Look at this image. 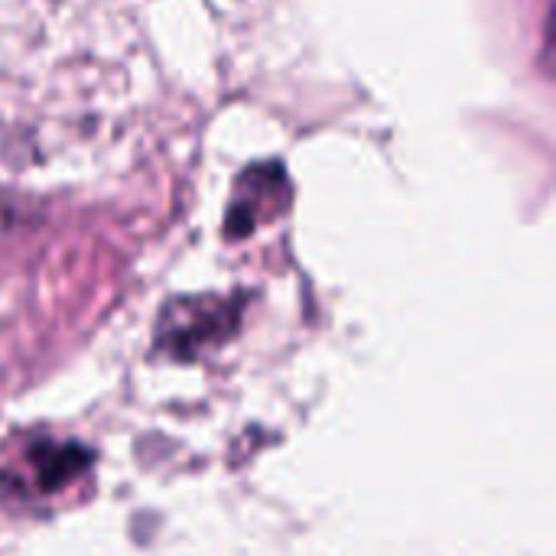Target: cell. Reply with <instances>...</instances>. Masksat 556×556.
<instances>
[{"instance_id": "6da1fadb", "label": "cell", "mask_w": 556, "mask_h": 556, "mask_svg": "<svg viewBox=\"0 0 556 556\" xmlns=\"http://www.w3.org/2000/svg\"><path fill=\"white\" fill-rule=\"evenodd\" d=\"M91 463V453L85 446H39L33 450V466H36V482L46 492L62 489L65 482L78 479Z\"/></svg>"}]
</instances>
